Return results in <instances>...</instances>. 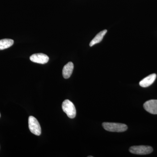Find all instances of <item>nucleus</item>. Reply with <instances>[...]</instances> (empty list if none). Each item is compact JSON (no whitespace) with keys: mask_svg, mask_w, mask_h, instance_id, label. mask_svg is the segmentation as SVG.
I'll return each instance as SVG.
<instances>
[{"mask_svg":"<svg viewBox=\"0 0 157 157\" xmlns=\"http://www.w3.org/2000/svg\"><path fill=\"white\" fill-rule=\"evenodd\" d=\"M29 127L30 131L34 135L39 136L41 134V128L36 118L31 116L29 118Z\"/></svg>","mask_w":157,"mask_h":157,"instance_id":"obj_4","label":"nucleus"},{"mask_svg":"<svg viewBox=\"0 0 157 157\" xmlns=\"http://www.w3.org/2000/svg\"><path fill=\"white\" fill-rule=\"evenodd\" d=\"M102 126L105 130L110 132H122L128 129V126L124 124L104 122Z\"/></svg>","mask_w":157,"mask_h":157,"instance_id":"obj_1","label":"nucleus"},{"mask_svg":"<svg viewBox=\"0 0 157 157\" xmlns=\"http://www.w3.org/2000/svg\"><path fill=\"white\" fill-rule=\"evenodd\" d=\"M156 77V74L155 73L151 74L141 80L139 82V85L140 86L142 87H148L153 83Z\"/></svg>","mask_w":157,"mask_h":157,"instance_id":"obj_7","label":"nucleus"},{"mask_svg":"<svg viewBox=\"0 0 157 157\" xmlns=\"http://www.w3.org/2000/svg\"><path fill=\"white\" fill-rule=\"evenodd\" d=\"M73 69H74V65L72 62H69L67 64L63 70V75L65 78H70L73 73Z\"/></svg>","mask_w":157,"mask_h":157,"instance_id":"obj_8","label":"nucleus"},{"mask_svg":"<svg viewBox=\"0 0 157 157\" xmlns=\"http://www.w3.org/2000/svg\"><path fill=\"white\" fill-rule=\"evenodd\" d=\"M144 107L147 111L153 114H157V100H151L144 104Z\"/></svg>","mask_w":157,"mask_h":157,"instance_id":"obj_6","label":"nucleus"},{"mask_svg":"<svg viewBox=\"0 0 157 157\" xmlns=\"http://www.w3.org/2000/svg\"><path fill=\"white\" fill-rule=\"evenodd\" d=\"M107 30H104L101 31V32L99 33L96 35L95 37L93 39V40L91 41L90 43V46L92 47L93 45H95L96 44L100 43L101 42L104 36H105V34L107 33Z\"/></svg>","mask_w":157,"mask_h":157,"instance_id":"obj_9","label":"nucleus"},{"mask_svg":"<svg viewBox=\"0 0 157 157\" xmlns=\"http://www.w3.org/2000/svg\"><path fill=\"white\" fill-rule=\"evenodd\" d=\"M31 61L37 63L44 64L48 63L49 57L48 56L43 53L34 54L30 57Z\"/></svg>","mask_w":157,"mask_h":157,"instance_id":"obj_5","label":"nucleus"},{"mask_svg":"<svg viewBox=\"0 0 157 157\" xmlns=\"http://www.w3.org/2000/svg\"><path fill=\"white\" fill-rule=\"evenodd\" d=\"M62 109L70 118L73 119L76 116V109L74 104L69 100H66L62 104Z\"/></svg>","mask_w":157,"mask_h":157,"instance_id":"obj_2","label":"nucleus"},{"mask_svg":"<svg viewBox=\"0 0 157 157\" xmlns=\"http://www.w3.org/2000/svg\"><path fill=\"white\" fill-rule=\"evenodd\" d=\"M153 150L151 147L145 145L132 146L129 148V151L131 153L139 155L149 154L151 153Z\"/></svg>","mask_w":157,"mask_h":157,"instance_id":"obj_3","label":"nucleus"},{"mask_svg":"<svg viewBox=\"0 0 157 157\" xmlns=\"http://www.w3.org/2000/svg\"><path fill=\"white\" fill-rule=\"evenodd\" d=\"M0 117H1V113H0Z\"/></svg>","mask_w":157,"mask_h":157,"instance_id":"obj_11","label":"nucleus"},{"mask_svg":"<svg viewBox=\"0 0 157 157\" xmlns=\"http://www.w3.org/2000/svg\"><path fill=\"white\" fill-rule=\"evenodd\" d=\"M14 40L11 39H3L0 40V50L10 48L14 44Z\"/></svg>","mask_w":157,"mask_h":157,"instance_id":"obj_10","label":"nucleus"}]
</instances>
